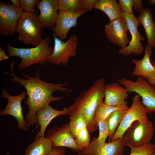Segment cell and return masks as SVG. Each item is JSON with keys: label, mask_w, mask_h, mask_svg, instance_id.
Listing matches in <instances>:
<instances>
[{"label": "cell", "mask_w": 155, "mask_h": 155, "mask_svg": "<svg viewBox=\"0 0 155 155\" xmlns=\"http://www.w3.org/2000/svg\"><path fill=\"white\" fill-rule=\"evenodd\" d=\"M147 80L150 85H155V76L150 77Z\"/></svg>", "instance_id": "37"}, {"label": "cell", "mask_w": 155, "mask_h": 155, "mask_svg": "<svg viewBox=\"0 0 155 155\" xmlns=\"http://www.w3.org/2000/svg\"><path fill=\"white\" fill-rule=\"evenodd\" d=\"M147 111L142 102L141 98L137 94L132 98L131 106L124 112L121 121L111 142L123 137L125 131L135 121L146 122L149 119Z\"/></svg>", "instance_id": "6"}, {"label": "cell", "mask_w": 155, "mask_h": 155, "mask_svg": "<svg viewBox=\"0 0 155 155\" xmlns=\"http://www.w3.org/2000/svg\"><path fill=\"white\" fill-rule=\"evenodd\" d=\"M8 56L7 55L3 50L2 48L0 47V61H2L4 60H6L8 59Z\"/></svg>", "instance_id": "35"}, {"label": "cell", "mask_w": 155, "mask_h": 155, "mask_svg": "<svg viewBox=\"0 0 155 155\" xmlns=\"http://www.w3.org/2000/svg\"><path fill=\"white\" fill-rule=\"evenodd\" d=\"M70 116L69 126L72 135L75 139L79 132L87 127V123L84 117L82 115H75Z\"/></svg>", "instance_id": "25"}, {"label": "cell", "mask_w": 155, "mask_h": 155, "mask_svg": "<svg viewBox=\"0 0 155 155\" xmlns=\"http://www.w3.org/2000/svg\"><path fill=\"white\" fill-rule=\"evenodd\" d=\"M94 8L103 12L110 22L123 17L122 12L116 0H98Z\"/></svg>", "instance_id": "22"}, {"label": "cell", "mask_w": 155, "mask_h": 155, "mask_svg": "<svg viewBox=\"0 0 155 155\" xmlns=\"http://www.w3.org/2000/svg\"><path fill=\"white\" fill-rule=\"evenodd\" d=\"M104 102L113 106L127 105L125 101L128 93L126 88L118 82L105 84L104 88Z\"/></svg>", "instance_id": "17"}, {"label": "cell", "mask_w": 155, "mask_h": 155, "mask_svg": "<svg viewBox=\"0 0 155 155\" xmlns=\"http://www.w3.org/2000/svg\"><path fill=\"white\" fill-rule=\"evenodd\" d=\"M65 152V148L63 147H59L53 149L50 155H64Z\"/></svg>", "instance_id": "34"}, {"label": "cell", "mask_w": 155, "mask_h": 155, "mask_svg": "<svg viewBox=\"0 0 155 155\" xmlns=\"http://www.w3.org/2000/svg\"><path fill=\"white\" fill-rule=\"evenodd\" d=\"M54 39L53 51L50 57L49 63L58 66L62 64L66 66L70 57L75 56L78 38L76 36L73 34L65 42L53 36Z\"/></svg>", "instance_id": "8"}, {"label": "cell", "mask_w": 155, "mask_h": 155, "mask_svg": "<svg viewBox=\"0 0 155 155\" xmlns=\"http://www.w3.org/2000/svg\"><path fill=\"white\" fill-rule=\"evenodd\" d=\"M98 0H81V3L84 10L86 11H91L94 8Z\"/></svg>", "instance_id": "32"}, {"label": "cell", "mask_w": 155, "mask_h": 155, "mask_svg": "<svg viewBox=\"0 0 155 155\" xmlns=\"http://www.w3.org/2000/svg\"><path fill=\"white\" fill-rule=\"evenodd\" d=\"M128 147L131 150L129 155H155V144L150 142L139 147Z\"/></svg>", "instance_id": "28"}, {"label": "cell", "mask_w": 155, "mask_h": 155, "mask_svg": "<svg viewBox=\"0 0 155 155\" xmlns=\"http://www.w3.org/2000/svg\"><path fill=\"white\" fill-rule=\"evenodd\" d=\"M1 95L7 99L8 102L5 108L0 111V115L12 116L16 119L18 128L24 131H28V127L24 118L21 104L22 100L25 99L27 95L26 91L24 90L18 95L13 96L9 94L7 90L4 88L1 92Z\"/></svg>", "instance_id": "11"}, {"label": "cell", "mask_w": 155, "mask_h": 155, "mask_svg": "<svg viewBox=\"0 0 155 155\" xmlns=\"http://www.w3.org/2000/svg\"><path fill=\"white\" fill-rule=\"evenodd\" d=\"M127 143L123 137L103 145H99L94 138L89 146L78 155H123Z\"/></svg>", "instance_id": "14"}, {"label": "cell", "mask_w": 155, "mask_h": 155, "mask_svg": "<svg viewBox=\"0 0 155 155\" xmlns=\"http://www.w3.org/2000/svg\"><path fill=\"white\" fill-rule=\"evenodd\" d=\"M68 114V109L67 108H65L62 110H59L53 108L49 104L42 107L36 112L35 115L40 127L36 137H44L46 127L53 118L60 115Z\"/></svg>", "instance_id": "18"}, {"label": "cell", "mask_w": 155, "mask_h": 155, "mask_svg": "<svg viewBox=\"0 0 155 155\" xmlns=\"http://www.w3.org/2000/svg\"><path fill=\"white\" fill-rule=\"evenodd\" d=\"M154 132L153 124L149 119L143 123L136 121L125 131L123 137L127 146L137 147L150 142Z\"/></svg>", "instance_id": "7"}, {"label": "cell", "mask_w": 155, "mask_h": 155, "mask_svg": "<svg viewBox=\"0 0 155 155\" xmlns=\"http://www.w3.org/2000/svg\"><path fill=\"white\" fill-rule=\"evenodd\" d=\"M127 89L128 93L134 92L139 95L142 102L147 109V114L155 112V85H151L147 80L138 76L136 81L124 77L117 80Z\"/></svg>", "instance_id": "5"}, {"label": "cell", "mask_w": 155, "mask_h": 155, "mask_svg": "<svg viewBox=\"0 0 155 155\" xmlns=\"http://www.w3.org/2000/svg\"><path fill=\"white\" fill-rule=\"evenodd\" d=\"M42 28L37 14L24 11L16 27L18 40L27 45L31 44L34 47L38 46L44 40L41 34Z\"/></svg>", "instance_id": "4"}, {"label": "cell", "mask_w": 155, "mask_h": 155, "mask_svg": "<svg viewBox=\"0 0 155 155\" xmlns=\"http://www.w3.org/2000/svg\"><path fill=\"white\" fill-rule=\"evenodd\" d=\"M122 15L126 21L132 38L127 46L119 49V53L125 56L133 53L140 55L144 49L143 44L141 42L144 40V38L138 30L137 28L140 24L133 13L128 14L122 12Z\"/></svg>", "instance_id": "12"}, {"label": "cell", "mask_w": 155, "mask_h": 155, "mask_svg": "<svg viewBox=\"0 0 155 155\" xmlns=\"http://www.w3.org/2000/svg\"><path fill=\"white\" fill-rule=\"evenodd\" d=\"M86 12L84 10L76 13L59 10L56 23L53 30V36L64 41L70 29L77 25L78 18Z\"/></svg>", "instance_id": "15"}, {"label": "cell", "mask_w": 155, "mask_h": 155, "mask_svg": "<svg viewBox=\"0 0 155 155\" xmlns=\"http://www.w3.org/2000/svg\"><path fill=\"white\" fill-rule=\"evenodd\" d=\"M154 24H155V21H154Z\"/></svg>", "instance_id": "41"}, {"label": "cell", "mask_w": 155, "mask_h": 155, "mask_svg": "<svg viewBox=\"0 0 155 155\" xmlns=\"http://www.w3.org/2000/svg\"><path fill=\"white\" fill-rule=\"evenodd\" d=\"M45 136L51 143L53 149L59 147H66L78 154L84 150L79 147L76 144L70 130L69 123H65L59 127L54 126L48 129Z\"/></svg>", "instance_id": "9"}, {"label": "cell", "mask_w": 155, "mask_h": 155, "mask_svg": "<svg viewBox=\"0 0 155 155\" xmlns=\"http://www.w3.org/2000/svg\"><path fill=\"white\" fill-rule=\"evenodd\" d=\"M137 18L144 28L147 39V46L152 48L155 46V25L150 9H144Z\"/></svg>", "instance_id": "20"}, {"label": "cell", "mask_w": 155, "mask_h": 155, "mask_svg": "<svg viewBox=\"0 0 155 155\" xmlns=\"http://www.w3.org/2000/svg\"><path fill=\"white\" fill-rule=\"evenodd\" d=\"M15 63L13 61L10 65L11 73L5 72L9 74L12 77L10 79L15 82L20 84L26 90L28 97L24 103L28 106L29 110L25 116L24 120L28 127L37 123L35 117L36 112L44 106L49 104L53 101H59L63 99V96L54 97L53 94L57 91L68 94L72 91L71 89L66 88L69 82L64 83L53 84L42 80L39 76L38 69L36 70V75L33 77L24 74L23 76L26 78H19L14 73V67Z\"/></svg>", "instance_id": "1"}, {"label": "cell", "mask_w": 155, "mask_h": 155, "mask_svg": "<svg viewBox=\"0 0 155 155\" xmlns=\"http://www.w3.org/2000/svg\"><path fill=\"white\" fill-rule=\"evenodd\" d=\"M40 0H20V7L24 11L35 13V7L40 1Z\"/></svg>", "instance_id": "30"}, {"label": "cell", "mask_w": 155, "mask_h": 155, "mask_svg": "<svg viewBox=\"0 0 155 155\" xmlns=\"http://www.w3.org/2000/svg\"><path fill=\"white\" fill-rule=\"evenodd\" d=\"M53 150L50 140L46 137H35L26 149L24 155H50Z\"/></svg>", "instance_id": "21"}, {"label": "cell", "mask_w": 155, "mask_h": 155, "mask_svg": "<svg viewBox=\"0 0 155 155\" xmlns=\"http://www.w3.org/2000/svg\"><path fill=\"white\" fill-rule=\"evenodd\" d=\"M36 7L40 11L38 15L42 28L53 30L55 26L59 10L58 0H42Z\"/></svg>", "instance_id": "16"}, {"label": "cell", "mask_w": 155, "mask_h": 155, "mask_svg": "<svg viewBox=\"0 0 155 155\" xmlns=\"http://www.w3.org/2000/svg\"><path fill=\"white\" fill-rule=\"evenodd\" d=\"M133 7L135 11L140 13L144 9L142 0H133Z\"/></svg>", "instance_id": "33"}, {"label": "cell", "mask_w": 155, "mask_h": 155, "mask_svg": "<svg viewBox=\"0 0 155 155\" xmlns=\"http://www.w3.org/2000/svg\"><path fill=\"white\" fill-rule=\"evenodd\" d=\"M127 105L119 106H113L105 103L104 101L97 107L95 113L94 120L97 124L100 120H106L108 116L113 112L117 110L125 111L128 108Z\"/></svg>", "instance_id": "23"}, {"label": "cell", "mask_w": 155, "mask_h": 155, "mask_svg": "<svg viewBox=\"0 0 155 155\" xmlns=\"http://www.w3.org/2000/svg\"><path fill=\"white\" fill-rule=\"evenodd\" d=\"M154 47L155 49V46H154ZM152 64L155 67V61H154L153 60H152Z\"/></svg>", "instance_id": "39"}, {"label": "cell", "mask_w": 155, "mask_h": 155, "mask_svg": "<svg viewBox=\"0 0 155 155\" xmlns=\"http://www.w3.org/2000/svg\"><path fill=\"white\" fill-rule=\"evenodd\" d=\"M152 48L147 46L145 50V54L141 60L134 59L133 61L135 67L132 74L140 76L148 80L149 78L155 76V67L150 60Z\"/></svg>", "instance_id": "19"}, {"label": "cell", "mask_w": 155, "mask_h": 155, "mask_svg": "<svg viewBox=\"0 0 155 155\" xmlns=\"http://www.w3.org/2000/svg\"><path fill=\"white\" fill-rule=\"evenodd\" d=\"M87 127L81 129L75 139V142L80 148L85 149L91 143V137Z\"/></svg>", "instance_id": "29"}, {"label": "cell", "mask_w": 155, "mask_h": 155, "mask_svg": "<svg viewBox=\"0 0 155 155\" xmlns=\"http://www.w3.org/2000/svg\"><path fill=\"white\" fill-rule=\"evenodd\" d=\"M149 3L151 4H155V0H149Z\"/></svg>", "instance_id": "38"}, {"label": "cell", "mask_w": 155, "mask_h": 155, "mask_svg": "<svg viewBox=\"0 0 155 155\" xmlns=\"http://www.w3.org/2000/svg\"><path fill=\"white\" fill-rule=\"evenodd\" d=\"M97 124L98 127L99 134L98 137H94L96 142L99 145H103L106 142V139L109 136L110 131L106 120H100Z\"/></svg>", "instance_id": "27"}, {"label": "cell", "mask_w": 155, "mask_h": 155, "mask_svg": "<svg viewBox=\"0 0 155 155\" xmlns=\"http://www.w3.org/2000/svg\"><path fill=\"white\" fill-rule=\"evenodd\" d=\"M51 38L46 37L38 45L31 48H18L7 44L6 46L9 57L17 56L22 61L18 65V68L23 70L31 65L39 63L42 66L49 63L50 57L53 51V47L49 46Z\"/></svg>", "instance_id": "3"}, {"label": "cell", "mask_w": 155, "mask_h": 155, "mask_svg": "<svg viewBox=\"0 0 155 155\" xmlns=\"http://www.w3.org/2000/svg\"><path fill=\"white\" fill-rule=\"evenodd\" d=\"M59 10L76 13L84 10L81 0H58Z\"/></svg>", "instance_id": "26"}, {"label": "cell", "mask_w": 155, "mask_h": 155, "mask_svg": "<svg viewBox=\"0 0 155 155\" xmlns=\"http://www.w3.org/2000/svg\"><path fill=\"white\" fill-rule=\"evenodd\" d=\"M10 1L13 6L18 8H21L20 0H11Z\"/></svg>", "instance_id": "36"}, {"label": "cell", "mask_w": 155, "mask_h": 155, "mask_svg": "<svg viewBox=\"0 0 155 155\" xmlns=\"http://www.w3.org/2000/svg\"><path fill=\"white\" fill-rule=\"evenodd\" d=\"M24 10L12 4L0 3V33L5 36H11L16 32L18 21Z\"/></svg>", "instance_id": "10"}, {"label": "cell", "mask_w": 155, "mask_h": 155, "mask_svg": "<svg viewBox=\"0 0 155 155\" xmlns=\"http://www.w3.org/2000/svg\"><path fill=\"white\" fill-rule=\"evenodd\" d=\"M105 84L104 78L97 80L89 89L81 93L73 104L68 108V115L69 116L81 115L84 117L90 134L94 133L98 127L95 122L94 116L97 107L104 101Z\"/></svg>", "instance_id": "2"}, {"label": "cell", "mask_w": 155, "mask_h": 155, "mask_svg": "<svg viewBox=\"0 0 155 155\" xmlns=\"http://www.w3.org/2000/svg\"><path fill=\"white\" fill-rule=\"evenodd\" d=\"M5 155H10L9 152H7Z\"/></svg>", "instance_id": "40"}, {"label": "cell", "mask_w": 155, "mask_h": 155, "mask_svg": "<svg viewBox=\"0 0 155 155\" xmlns=\"http://www.w3.org/2000/svg\"><path fill=\"white\" fill-rule=\"evenodd\" d=\"M128 30L127 22L123 17L108 22L104 29L106 38L111 43L118 45L121 48L126 47L130 42L127 34Z\"/></svg>", "instance_id": "13"}, {"label": "cell", "mask_w": 155, "mask_h": 155, "mask_svg": "<svg viewBox=\"0 0 155 155\" xmlns=\"http://www.w3.org/2000/svg\"><path fill=\"white\" fill-rule=\"evenodd\" d=\"M125 111H116L110 114L106 119L110 131L109 142L111 141L119 125Z\"/></svg>", "instance_id": "24"}, {"label": "cell", "mask_w": 155, "mask_h": 155, "mask_svg": "<svg viewBox=\"0 0 155 155\" xmlns=\"http://www.w3.org/2000/svg\"><path fill=\"white\" fill-rule=\"evenodd\" d=\"M118 3L123 12L133 13L132 9L133 0H119Z\"/></svg>", "instance_id": "31"}]
</instances>
